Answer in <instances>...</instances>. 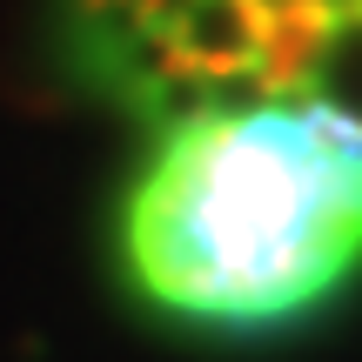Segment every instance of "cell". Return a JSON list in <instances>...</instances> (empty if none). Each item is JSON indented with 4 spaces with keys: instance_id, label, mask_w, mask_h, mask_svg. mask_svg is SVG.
Instances as JSON below:
<instances>
[{
    "instance_id": "cell-5",
    "label": "cell",
    "mask_w": 362,
    "mask_h": 362,
    "mask_svg": "<svg viewBox=\"0 0 362 362\" xmlns=\"http://www.w3.org/2000/svg\"><path fill=\"white\" fill-rule=\"evenodd\" d=\"M128 7H134V13H148V21H175L188 0H128Z\"/></svg>"
},
{
    "instance_id": "cell-1",
    "label": "cell",
    "mask_w": 362,
    "mask_h": 362,
    "mask_svg": "<svg viewBox=\"0 0 362 362\" xmlns=\"http://www.w3.org/2000/svg\"><path fill=\"white\" fill-rule=\"evenodd\" d=\"M121 262L175 322L221 336L302 322L362 262V121L269 101L168 134L121 208Z\"/></svg>"
},
{
    "instance_id": "cell-2",
    "label": "cell",
    "mask_w": 362,
    "mask_h": 362,
    "mask_svg": "<svg viewBox=\"0 0 362 362\" xmlns=\"http://www.w3.org/2000/svg\"><path fill=\"white\" fill-rule=\"evenodd\" d=\"M262 21L269 13L255 0H188L168 21L175 61L188 74H235V67H255L262 47Z\"/></svg>"
},
{
    "instance_id": "cell-4",
    "label": "cell",
    "mask_w": 362,
    "mask_h": 362,
    "mask_svg": "<svg viewBox=\"0 0 362 362\" xmlns=\"http://www.w3.org/2000/svg\"><path fill=\"white\" fill-rule=\"evenodd\" d=\"M309 94L336 115L362 121V13H336L329 21V40H322V61L309 74Z\"/></svg>"
},
{
    "instance_id": "cell-3",
    "label": "cell",
    "mask_w": 362,
    "mask_h": 362,
    "mask_svg": "<svg viewBox=\"0 0 362 362\" xmlns=\"http://www.w3.org/2000/svg\"><path fill=\"white\" fill-rule=\"evenodd\" d=\"M322 40H329V13L322 7H282L262 21V47H255V74L269 94H302L322 61Z\"/></svg>"
},
{
    "instance_id": "cell-6",
    "label": "cell",
    "mask_w": 362,
    "mask_h": 362,
    "mask_svg": "<svg viewBox=\"0 0 362 362\" xmlns=\"http://www.w3.org/2000/svg\"><path fill=\"white\" fill-rule=\"evenodd\" d=\"M255 7H262V13H282V7H322V13H329V0H255Z\"/></svg>"
}]
</instances>
